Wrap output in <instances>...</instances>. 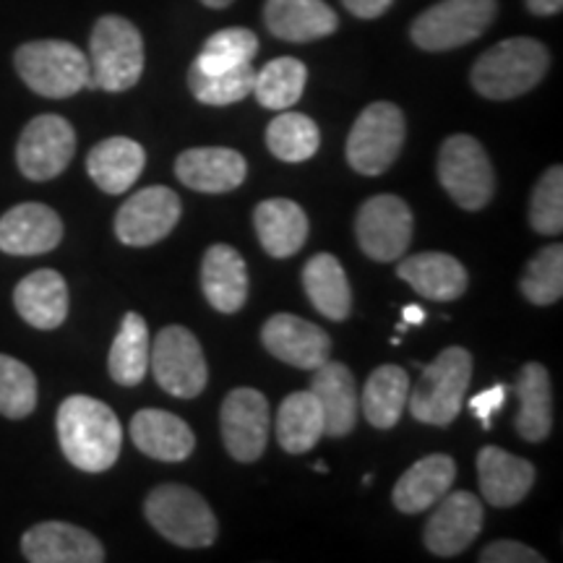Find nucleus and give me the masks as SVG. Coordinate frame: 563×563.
Here are the masks:
<instances>
[{"instance_id":"obj_1","label":"nucleus","mask_w":563,"mask_h":563,"mask_svg":"<svg viewBox=\"0 0 563 563\" xmlns=\"http://www.w3.org/2000/svg\"><path fill=\"white\" fill-rule=\"evenodd\" d=\"M58 441L66 460L81 473H104L118 462L123 428L100 399L74 394L58 407Z\"/></svg>"},{"instance_id":"obj_2","label":"nucleus","mask_w":563,"mask_h":563,"mask_svg":"<svg viewBox=\"0 0 563 563\" xmlns=\"http://www.w3.org/2000/svg\"><path fill=\"white\" fill-rule=\"evenodd\" d=\"M548 66H551V55L543 42L511 37L493 45L475 60L470 81L485 100L504 102L538 87L545 79Z\"/></svg>"},{"instance_id":"obj_3","label":"nucleus","mask_w":563,"mask_h":563,"mask_svg":"<svg viewBox=\"0 0 563 563\" xmlns=\"http://www.w3.org/2000/svg\"><path fill=\"white\" fill-rule=\"evenodd\" d=\"M89 89L129 91L144 74V40L123 16H102L89 37Z\"/></svg>"},{"instance_id":"obj_4","label":"nucleus","mask_w":563,"mask_h":563,"mask_svg":"<svg viewBox=\"0 0 563 563\" xmlns=\"http://www.w3.org/2000/svg\"><path fill=\"white\" fill-rule=\"evenodd\" d=\"M21 81L34 95L66 100L89 87L91 68L87 53L63 40H37L21 45L13 55Z\"/></svg>"},{"instance_id":"obj_5","label":"nucleus","mask_w":563,"mask_h":563,"mask_svg":"<svg viewBox=\"0 0 563 563\" xmlns=\"http://www.w3.org/2000/svg\"><path fill=\"white\" fill-rule=\"evenodd\" d=\"M473 378V355L464 347L443 350L435 361L422 368L420 382L410 389V412L426 426L446 428L464 407V394Z\"/></svg>"},{"instance_id":"obj_6","label":"nucleus","mask_w":563,"mask_h":563,"mask_svg":"<svg viewBox=\"0 0 563 563\" xmlns=\"http://www.w3.org/2000/svg\"><path fill=\"white\" fill-rule=\"evenodd\" d=\"M144 514L162 538L180 548H207L217 540V517L188 485H157L146 496Z\"/></svg>"},{"instance_id":"obj_7","label":"nucleus","mask_w":563,"mask_h":563,"mask_svg":"<svg viewBox=\"0 0 563 563\" xmlns=\"http://www.w3.org/2000/svg\"><path fill=\"white\" fill-rule=\"evenodd\" d=\"M496 13V0H441L412 21L410 37L420 51H456L483 37Z\"/></svg>"},{"instance_id":"obj_8","label":"nucleus","mask_w":563,"mask_h":563,"mask_svg":"<svg viewBox=\"0 0 563 563\" xmlns=\"http://www.w3.org/2000/svg\"><path fill=\"white\" fill-rule=\"evenodd\" d=\"M405 115L397 104L373 102L357 115L347 139V162L361 175H382L397 162L405 146Z\"/></svg>"},{"instance_id":"obj_9","label":"nucleus","mask_w":563,"mask_h":563,"mask_svg":"<svg viewBox=\"0 0 563 563\" xmlns=\"http://www.w3.org/2000/svg\"><path fill=\"white\" fill-rule=\"evenodd\" d=\"M439 180L452 199L467 211H481L496 191V175L483 144L467 133H454L441 144Z\"/></svg>"},{"instance_id":"obj_10","label":"nucleus","mask_w":563,"mask_h":563,"mask_svg":"<svg viewBox=\"0 0 563 563\" xmlns=\"http://www.w3.org/2000/svg\"><path fill=\"white\" fill-rule=\"evenodd\" d=\"M150 368L157 384L178 399H194L207 389L209 368L191 329L165 327L152 344Z\"/></svg>"},{"instance_id":"obj_11","label":"nucleus","mask_w":563,"mask_h":563,"mask_svg":"<svg viewBox=\"0 0 563 563\" xmlns=\"http://www.w3.org/2000/svg\"><path fill=\"white\" fill-rule=\"evenodd\" d=\"M357 243L373 262H399L412 243V211L391 194L373 196L357 211Z\"/></svg>"},{"instance_id":"obj_12","label":"nucleus","mask_w":563,"mask_h":563,"mask_svg":"<svg viewBox=\"0 0 563 563\" xmlns=\"http://www.w3.org/2000/svg\"><path fill=\"white\" fill-rule=\"evenodd\" d=\"M76 152V133L66 118L37 115L26 123L16 144V162L24 178L34 183L53 180L66 170Z\"/></svg>"},{"instance_id":"obj_13","label":"nucleus","mask_w":563,"mask_h":563,"mask_svg":"<svg viewBox=\"0 0 563 563\" xmlns=\"http://www.w3.org/2000/svg\"><path fill=\"white\" fill-rule=\"evenodd\" d=\"M180 199L167 186H150L133 194L115 214V235L123 245L146 249L165 241L180 220Z\"/></svg>"},{"instance_id":"obj_14","label":"nucleus","mask_w":563,"mask_h":563,"mask_svg":"<svg viewBox=\"0 0 563 563\" xmlns=\"http://www.w3.org/2000/svg\"><path fill=\"white\" fill-rule=\"evenodd\" d=\"M269 402L256 389H232L222 402L220 428L222 441L232 460L256 462L266 452L269 441Z\"/></svg>"},{"instance_id":"obj_15","label":"nucleus","mask_w":563,"mask_h":563,"mask_svg":"<svg viewBox=\"0 0 563 563\" xmlns=\"http://www.w3.org/2000/svg\"><path fill=\"white\" fill-rule=\"evenodd\" d=\"M483 504L470 490H449L428 517L422 543L439 559H454L475 543L483 530Z\"/></svg>"},{"instance_id":"obj_16","label":"nucleus","mask_w":563,"mask_h":563,"mask_svg":"<svg viewBox=\"0 0 563 563\" xmlns=\"http://www.w3.org/2000/svg\"><path fill=\"white\" fill-rule=\"evenodd\" d=\"M262 342L277 361L302 371H316L332 352V340L321 327L292 313L272 316L262 329Z\"/></svg>"},{"instance_id":"obj_17","label":"nucleus","mask_w":563,"mask_h":563,"mask_svg":"<svg viewBox=\"0 0 563 563\" xmlns=\"http://www.w3.org/2000/svg\"><path fill=\"white\" fill-rule=\"evenodd\" d=\"M63 241V220L45 203H19L0 217V251L9 256H40Z\"/></svg>"},{"instance_id":"obj_18","label":"nucleus","mask_w":563,"mask_h":563,"mask_svg":"<svg viewBox=\"0 0 563 563\" xmlns=\"http://www.w3.org/2000/svg\"><path fill=\"white\" fill-rule=\"evenodd\" d=\"M21 553L32 563H102L104 548L95 534L66 522H42L21 538Z\"/></svg>"},{"instance_id":"obj_19","label":"nucleus","mask_w":563,"mask_h":563,"mask_svg":"<svg viewBox=\"0 0 563 563\" xmlns=\"http://www.w3.org/2000/svg\"><path fill=\"white\" fill-rule=\"evenodd\" d=\"M175 175L186 188L199 194H228L243 186L249 165L235 150L224 146H199V150L183 152L175 159Z\"/></svg>"},{"instance_id":"obj_20","label":"nucleus","mask_w":563,"mask_h":563,"mask_svg":"<svg viewBox=\"0 0 563 563\" xmlns=\"http://www.w3.org/2000/svg\"><path fill=\"white\" fill-rule=\"evenodd\" d=\"M316 402L323 412V433L342 439L355 431L357 412H361V397H357V384L344 363H321L313 373L311 389Z\"/></svg>"},{"instance_id":"obj_21","label":"nucleus","mask_w":563,"mask_h":563,"mask_svg":"<svg viewBox=\"0 0 563 563\" xmlns=\"http://www.w3.org/2000/svg\"><path fill=\"white\" fill-rule=\"evenodd\" d=\"M264 21L274 37L295 45L329 37L340 26L336 11L323 0H266Z\"/></svg>"},{"instance_id":"obj_22","label":"nucleus","mask_w":563,"mask_h":563,"mask_svg":"<svg viewBox=\"0 0 563 563\" xmlns=\"http://www.w3.org/2000/svg\"><path fill=\"white\" fill-rule=\"evenodd\" d=\"M477 477H481L483 498L490 506L506 509L525 501L532 490L534 467L522 456L509 454L501 446H485L477 454Z\"/></svg>"},{"instance_id":"obj_23","label":"nucleus","mask_w":563,"mask_h":563,"mask_svg":"<svg viewBox=\"0 0 563 563\" xmlns=\"http://www.w3.org/2000/svg\"><path fill=\"white\" fill-rule=\"evenodd\" d=\"M201 290L209 306L220 313H238L249 298V272L243 256L232 245L217 243L203 253Z\"/></svg>"},{"instance_id":"obj_24","label":"nucleus","mask_w":563,"mask_h":563,"mask_svg":"<svg viewBox=\"0 0 563 563\" xmlns=\"http://www.w3.org/2000/svg\"><path fill=\"white\" fill-rule=\"evenodd\" d=\"M456 462L449 454H431L415 462L391 490V501L402 514H420L452 490Z\"/></svg>"},{"instance_id":"obj_25","label":"nucleus","mask_w":563,"mask_h":563,"mask_svg":"<svg viewBox=\"0 0 563 563\" xmlns=\"http://www.w3.org/2000/svg\"><path fill=\"white\" fill-rule=\"evenodd\" d=\"M13 306L30 327L51 332L68 316V285L55 269H37L13 290Z\"/></svg>"},{"instance_id":"obj_26","label":"nucleus","mask_w":563,"mask_h":563,"mask_svg":"<svg viewBox=\"0 0 563 563\" xmlns=\"http://www.w3.org/2000/svg\"><path fill=\"white\" fill-rule=\"evenodd\" d=\"M131 439L139 452L159 462H183L196 449L191 426L165 410H141L133 415Z\"/></svg>"},{"instance_id":"obj_27","label":"nucleus","mask_w":563,"mask_h":563,"mask_svg":"<svg viewBox=\"0 0 563 563\" xmlns=\"http://www.w3.org/2000/svg\"><path fill=\"white\" fill-rule=\"evenodd\" d=\"M397 274L415 292L435 302L456 300L467 290V269L460 258L449 256V253H415V256L399 262Z\"/></svg>"},{"instance_id":"obj_28","label":"nucleus","mask_w":563,"mask_h":563,"mask_svg":"<svg viewBox=\"0 0 563 563\" xmlns=\"http://www.w3.org/2000/svg\"><path fill=\"white\" fill-rule=\"evenodd\" d=\"M146 152L139 141L125 136H110L100 141L87 157V173L97 188L110 196L129 191L139 175L144 173Z\"/></svg>"},{"instance_id":"obj_29","label":"nucleus","mask_w":563,"mask_h":563,"mask_svg":"<svg viewBox=\"0 0 563 563\" xmlns=\"http://www.w3.org/2000/svg\"><path fill=\"white\" fill-rule=\"evenodd\" d=\"M253 224L262 249L272 258H290L306 245L308 217L290 199H266L253 211Z\"/></svg>"},{"instance_id":"obj_30","label":"nucleus","mask_w":563,"mask_h":563,"mask_svg":"<svg viewBox=\"0 0 563 563\" xmlns=\"http://www.w3.org/2000/svg\"><path fill=\"white\" fill-rule=\"evenodd\" d=\"M514 391L519 397V412L514 420L517 433L530 443L545 441L553 428V389L545 365L527 363Z\"/></svg>"},{"instance_id":"obj_31","label":"nucleus","mask_w":563,"mask_h":563,"mask_svg":"<svg viewBox=\"0 0 563 563\" xmlns=\"http://www.w3.org/2000/svg\"><path fill=\"white\" fill-rule=\"evenodd\" d=\"M302 290L308 300L321 316L329 321H344L352 308V290L347 274H344L340 258L332 253H316V256L302 266L300 274Z\"/></svg>"},{"instance_id":"obj_32","label":"nucleus","mask_w":563,"mask_h":563,"mask_svg":"<svg viewBox=\"0 0 563 563\" xmlns=\"http://www.w3.org/2000/svg\"><path fill=\"white\" fill-rule=\"evenodd\" d=\"M407 397H410V378L407 371L399 365H378L365 382L361 410L365 412V420L371 422L378 431H389L402 418Z\"/></svg>"},{"instance_id":"obj_33","label":"nucleus","mask_w":563,"mask_h":563,"mask_svg":"<svg viewBox=\"0 0 563 563\" xmlns=\"http://www.w3.org/2000/svg\"><path fill=\"white\" fill-rule=\"evenodd\" d=\"M150 355L152 340L144 316L125 313L108 357L112 382L121 386H139L150 371Z\"/></svg>"},{"instance_id":"obj_34","label":"nucleus","mask_w":563,"mask_h":563,"mask_svg":"<svg viewBox=\"0 0 563 563\" xmlns=\"http://www.w3.org/2000/svg\"><path fill=\"white\" fill-rule=\"evenodd\" d=\"M277 441L287 454L311 452L323 435V412L311 391H295L277 410Z\"/></svg>"},{"instance_id":"obj_35","label":"nucleus","mask_w":563,"mask_h":563,"mask_svg":"<svg viewBox=\"0 0 563 563\" xmlns=\"http://www.w3.org/2000/svg\"><path fill=\"white\" fill-rule=\"evenodd\" d=\"M308 68L298 58H274L253 76V91L266 110H290L302 97Z\"/></svg>"},{"instance_id":"obj_36","label":"nucleus","mask_w":563,"mask_h":563,"mask_svg":"<svg viewBox=\"0 0 563 563\" xmlns=\"http://www.w3.org/2000/svg\"><path fill=\"white\" fill-rule=\"evenodd\" d=\"M321 131L316 121L302 112H285L266 129V146L282 162H306L319 152Z\"/></svg>"},{"instance_id":"obj_37","label":"nucleus","mask_w":563,"mask_h":563,"mask_svg":"<svg viewBox=\"0 0 563 563\" xmlns=\"http://www.w3.org/2000/svg\"><path fill=\"white\" fill-rule=\"evenodd\" d=\"M258 37L243 26H230L203 42L201 53L196 55L194 66L203 74H222V70L245 66L256 58Z\"/></svg>"},{"instance_id":"obj_38","label":"nucleus","mask_w":563,"mask_h":563,"mask_svg":"<svg viewBox=\"0 0 563 563\" xmlns=\"http://www.w3.org/2000/svg\"><path fill=\"white\" fill-rule=\"evenodd\" d=\"M253 76H256V68L251 63L222 70V74H203V70L191 66V70H188V87H191L194 97L201 104L224 108V104L243 102L251 95Z\"/></svg>"},{"instance_id":"obj_39","label":"nucleus","mask_w":563,"mask_h":563,"mask_svg":"<svg viewBox=\"0 0 563 563\" xmlns=\"http://www.w3.org/2000/svg\"><path fill=\"white\" fill-rule=\"evenodd\" d=\"M522 292L532 306H553L563 295V245H545L530 258L522 277Z\"/></svg>"},{"instance_id":"obj_40","label":"nucleus","mask_w":563,"mask_h":563,"mask_svg":"<svg viewBox=\"0 0 563 563\" xmlns=\"http://www.w3.org/2000/svg\"><path fill=\"white\" fill-rule=\"evenodd\" d=\"M37 407V378L30 365L16 357L0 355V415L21 420Z\"/></svg>"},{"instance_id":"obj_41","label":"nucleus","mask_w":563,"mask_h":563,"mask_svg":"<svg viewBox=\"0 0 563 563\" xmlns=\"http://www.w3.org/2000/svg\"><path fill=\"white\" fill-rule=\"evenodd\" d=\"M530 224L540 235H559L563 230V167L543 173L530 199Z\"/></svg>"},{"instance_id":"obj_42","label":"nucleus","mask_w":563,"mask_h":563,"mask_svg":"<svg viewBox=\"0 0 563 563\" xmlns=\"http://www.w3.org/2000/svg\"><path fill=\"white\" fill-rule=\"evenodd\" d=\"M483 563H545V555L532 551L530 545L517 543V540H498L483 548Z\"/></svg>"},{"instance_id":"obj_43","label":"nucleus","mask_w":563,"mask_h":563,"mask_svg":"<svg viewBox=\"0 0 563 563\" xmlns=\"http://www.w3.org/2000/svg\"><path fill=\"white\" fill-rule=\"evenodd\" d=\"M504 402H506V386L496 384V386H490V389L475 394V397L470 399V412H473L475 418L483 422L485 431H490L493 415L501 410Z\"/></svg>"},{"instance_id":"obj_44","label":"nucleus","mask_w":563,"mask_h":563,"mask_svg":"<svg viewBox=\"0 0 563 563\" xmlns=\"http://www.w3.org/2000/svg\"><path fill=\"white\" fill-rule=\"evenodd\" d=\"M344 9L357 19H378L391 9L394 0H342Z\"/></svg>"},{"instance_id":"obj_45","label":"nucleus","mask_w":563,"mask_h":563,"mask_svg":"<svg viewBox=\"0 0 563 563\" xmlns=\"http://www.w3.org/2000/svg\"><path fill=\"white\" fill-rule=\"evenodd\" d=\"M527 9H530L534 16H555L563 9V0H527Z\"/></svg>"},{"instance_id":"obj_46","label":"nucleus","mask_w":563,"mask_h":563,"mask_svg":"<svg viewBox=\"0 0 563 563\" xmlns=\"http://www.w3.org/2000/svg\"><path fill=\"white\" fill-rule=\"evenodd\" d=\"M402 321L407 327H420V323H426V311L420 306H407L402 311Z\"/></svg>"},{"instance_id":"obj_47","label":"nucleus","mask_w":563,"mask_h":563,"mask_svg":"<svg viewBox=\"0 0 563 563\" xmlns=\"http://www.w3.org/2000/svg\"><path fill=\"white\" fill-rule=\"evenodd\" d=\"M203 5H209V9H228L232 5V0H201Z\"/></svg>"},{"instance_id":"obj_48","label":"nucleus","mask_w":563,"mask_h":563,"mask_svg":"<svg viewBox=\"0 0 563 563\" xmlns=\"http://www.w3.org/2000/svg\"><path fill=\"white\" fill-rule=\"evenodd\" d=\"M327 464H323V462H316V473H327Z\"/></svg>"}]
</instances>
